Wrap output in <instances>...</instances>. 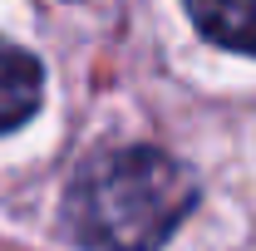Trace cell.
I'll list each match as a JSON object with an SVG mask.
<instances>
[{
    "mask_svg": "<svg viewBox=\"0 0 256 251\" xmlns=\"http://www.w3.org/2000/svg\"><path fill=\"white\" fill-rule=\"evenodd\" d=\"M197 207V178L162 148H104L64 188L60 226L84 251H158Z\"/></svg>",
    "mask_w": 256,
    "mask_h": 251,
    "instance_id": "cell-1",
    "label": "cell"
},
{
    "mask_svg": "<svg viewBox=\"0 0 256 251\" xmlns=\"http://www.w3.org/2000/svg\"><path fill=\"white\" fill-rule=\"evenodd\" d=\"M44 104V64L25 44L0 34V133H15Z\"/></svg>",
    "mask_w": 256,
    "mask_h": 251,
    "instance_id": "cell-2",
    "label": "cell"
},
{
    "mask_svg": "<svg viewBox=\"0 0 256 251\" xmlns=\"http://www.w3.org/2000/svg\"><path fill=\"white\" fill-rule=\"evenodd\" d=\"M188 20L212 44L256 60V0H192Z\"/></svg>",
    "mask_w": 256,
    "mask_h": 251,
    "instance_id": "cell-3",
    "label": "cell"
}]
</instances>
